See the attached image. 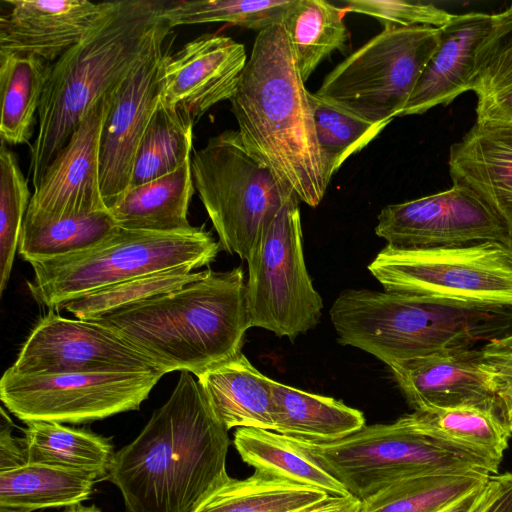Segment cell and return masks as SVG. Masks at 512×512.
Listing matches in <instances>:
<instances>
[{
    "mask_svg": "<svg viewBox=\"0 0 512 512\" xmlns=\"http://www.w3.org/2000/svg\"><path fill=\"white\" fill-rule=\"evenodd\" d=\"M329 495L313 486L259 471L228 477L193 512H294Z\"/></svg>",
    "mask_w": 512,
    "mask_h": 512,
    "instance_id": "obj_29",
    "label": "cell"
},
{
    "mask_svg": "<svg viewBox=\"0 0 512 512\" xmlns=\"http://www.w3.org/2000/svg\"><path fill=\"white\" fill-rule=\"evenodd\" d=\"M247 60L244 45L228 36H198L167 55L160 101L195 122L214 105L230 100Z\"/></svg>",
    "mask_w": 512,
    "mask_h": 512,
    "instance_id": "obj_17",
    "label": "cell"
},
{
    "mask_svg": "<svg viewBox=\"0 0 512 512\" xmlns=\"http://www.w3.org/2000/svg\"><path fill=\"white\" fill-rule=\"evenodd\" d=\"M385 291L512 307V257L505 244L386 245L368 265Z\"/></svg>",
    "mask_w": 512,
    "mask_h": 512,
    "instance_id": "obj_10",
    "label": "cell"
},
{
    "mask_svg": "<svg viewBox=\"0 0 512 512\" xmlns=\"http://www.w3.org/2000/svg\"><path fill=\"white\" fill-rule=\"evenodd\" d=\"M512 85V4L492 14L491 27L475 54L471 90L477 99Z\"/></svg>",
    "mask_w": 512,
    "mask_h": 512,
    "instance_id": "obj_39",
    "label": "cell"
},
{
    "mask_svg": "<svg viewBox=\"0 0 512 512\" xmlns=\"http://www.w3.org/2000/svg\"><path fill=\"white\" fill-rule=\"evenodd\" d=\"M194 190L190 159L172 173L128 189L109 211L123 229L184 232L193 228L187 214Z\"/></svg>",
    "mask_w": 512,
    "mask_h": 512,
    "instance_id": "obj_23",
    "label": "cell"
},
{
    "mask_svg": "<svg viewBox=\"0 0 512 512\" xmlns=\"http://www.w3.org/2000/svg\"><path fill=\"white\" fill-rule=\"evenodd\" d=\"M13 423L1 408L0 419V471L23 465L27 462L22 438L12 436Z\"/></svg>",
    "mask_w": 512,
    "mask_h": 512,
    "instance_id": "obj_43",
    "label": "cell"
},
{
    "mask_svg": "<svg viewBox=\"0 0 512 512\" xmlns=\"http://www.w3.org/2000/svg\"><path fill=\"white\" fill-rule=\"evenodd\" d=\"M198 384L211 407L230 430L274 431L273 380L263 375L241 352L199 376Z\"/></svg>",
    "mask_w": 512,
    "mask_h": 512,
    "instance_id": "obj_22",
    "label": "cell"
},
{
    "mask_svg": "<svg viewBox=\"0 0 512 512\" xmlns=\"http://www.w3.org/2000/svg\"><path fill=\"white\" fill-rule=\"evenodd\" d=\"M163 375L161 372L26 375L7 369L0 380V399L24 423H90L138 410Z\"/></svg>",
    "mask_w": 512,
    "mask_h": 512,
    "instance_id": "obj_12",
    "label": "cell"
},
{
    "mask_svg": "<svg viewBox=\"0 0 512 512\" xmlns=\"http://www.w3.org/2000/svg\"><path fill=\"white\" fill-rule=\"evenodd\" d=\"M476 121L512 128V85L477 99Z\"/></svg>",
    "mask_w": 512,
    "mask_h": 512,
    "instance_id": "obj_42",
    "label": "cell"
},
{
    "mask_svg": "<svg viewBox=\"0 0 512 512\" xmlns=\"http://www.w3.org/2000/svg\"><path fill=\"white\" fill-rule=\"evenodd\" d=\"M228 431L198 381L182 371L168 400L113 455L107 479L126 512H193L229 477Z\"/></svg>",
    "mask_w": 512,
    "mask_h": 512,
    "instance_id": "obj_1",
    "label": "cell"
},
{
    "mask_svg": "<svg viewBox=\"0 0 512 512\" xmlns=\"http://www.w3.org/2000/svg\"><path fill=\"white\" fill-rule=\"evenodd\" d=\"M220 244L203 226L175 233L118 228L97 245L76 253L31 262L27 282L33 298L49 310L99 288L128 279L215 261Z\"/></svg>",
    "mask_w": 512,
    "mask_h": 512,
    "instance_id": "obj_7",
    "label": "cell"
},
{
    "mask_svg": "<svg viewBox=\"0 0 512 512\" xmlns=\"http://www.w3.org/2000/svg\"><path fill=\"white\" fill-rule=\"evenodd\" d=\"M50 66L33 54L0 53L1 142L31 139Z\"/></svg>",
    "mask_w": 512,
    "mask_h": 512,
    "instance_id": "obj_27",
    "label": "cell"
},
{
    "mask_svg": "<svg viewBox=\"0 0 512 512\" xmlns=\"http://www.w3.org/2000/svg\"><path fill=\"white\" fill-rule=\"evenodd\" d=\"M25 424L22 440L27 462L85 471L98 479L107 478L115 453L109 439L57 422Z\"/></svg>",
    "mask_w": 512,
    "mask_h": 512,
    "instance_id": "obj_26",
    "label": "cell"
},
{
    "mask_svg": "<svg viewBox=\"0 0 512 512\" xmlns=\"http://www.w3.org/2000/svg\"><path fill=\"white\" fill-rule=\"evenodd\" d=\"M344 10L378 20L383 29L433 27L440 29L455 14L430 3L404 0H346Z\"/></svg>",
    "mask_w": 512,
    "mask_h": 512,
    "instance_id": "obj_40",
    "label": "cell"
},
{
    "mask_svg": "<svg viewBox=\"0 0 512 512\" xmlns=\"http://www.w3.org/2000/svg\"><path fill=\"white\" fill-rule=\"evenodd\" d=\"M304 83L286 31L277 23L258 32L229 101L248 150L299 201L316 207L329 184Z\"/></svg>",
    "mask_w": 512,
    "mask_h": 512,
    "instance_id": "obj_2",
    "label": "cell"
},
{
    "mask_svg": "<svg viewBox=\"0 0 512 512\" xmlns=\"http://www.w3.org/2000/svg\"><path fill=\"white\" fill-rule=\"evenodd\" d=\"M492 14L454 15L442 28L438 46L400 116L423 114L448 105L471 90L475 54L490 30Z\"/></svg>",
    "mask_w": 512,
    "mask_h": 512,
    "instance_id": "obj_21",
    "label": "cell"
},
{
    "mask_svg": "<svg viewBox=\"0 0 512 512\" xmlns=\"http://www.w3.org/2000/svg\"><path fill=\"white\" fill-rule=\"evenodd\" d=\"M273 419L285 437L331 443L365 426L364 414L332 397L312 394L273 380Z\"/></svg>",
    "mask_w": 512,
    "mask_h": 512,
    "instance_id": "obj_24",
    "label": "cell"
},
{
    "mask_svg": "<svg viewBox=\"0 0 512 512\" xmlns=\"http://www.w3.org/2000/svg\"><path fill=\"white\" fill-rule=\"evenodd\" d=\"M118 228L109 210L79 217L25 220L18 250L29 263L50 259L89 249Z\"/></svg>",
    "mask_w": 512,
    "mask_h": 512,
    "instance_id": "obj_34",
    "label": "cell"
},
{
    "mask_svg": "<svg viewBox=\"0 0 512 512\" xmlns=\"http://www.w3.org/2000/svg\"><path fill=\"white\" fill-rule=\"evenodd\" d=\"M115 89L93 103L47 167L34 188L25 220L79 217L108 210L100 186V144Z\"/></svg>",
    "mask_w": 512,
    "mask_h": 512,
    "instance_id": "obj_16",
    "label": "cell"
},
{
    "mask_svg": "<svg viewBox=\"0 0 512 512\" xmlns=\"http://www.w3.org/2000/svg\"><path fill=\"white\" fill-rule=\"evenodd\" d=\"M63 512H103L96 505H83L82 503H78L72 506H69L64 509Z\"/></svg>",
    "mask_w": 512,
    "mask_h": 512,
    "instance_id": "obj_47",
    "label": "cell"
},
{
    "mask_svg": "<svg viewBox=\"0 0 512 512\" xmlns=\"http://www.w3.org/2000/svg\"><path fill=\"white\" fill-rule=\"evenodd\" d=\"M171 30L162 19L149 47L114 91L100 144V186L108 210L129 189L137 149L160 101L168 55L164 44Z\"/></svg>",
    "mask_w": 512,
    "mask_h": 512,
    "instance_id": "obj_14",
    "label": "cell"
},
{
    "mask_svg": "<svg viewBox=\"0 0 512 512\" xmlns=\"http://www.w3.org/2000/svg\"><path fill=\"white\" fill-rule=\"evenodd\" d=\"M412 415L424 433L499 463L512 434L498 408L461 406Z\"/></svg>",
    "mask_w": 512,
    "mask_h": 512,
    "instance_id": "obj_30",
    "label": "cell"
},
{
    "mask_svg": "<svg viewBox=\"0 0 512 512\" xmlns=\"http://www.w3.org/2000/svg\"><path fill=\"white\" fill-rule=\"evenodd\" d=\"M148 355L166 374L196 377L242 351L251 328L241 267L204 270L185 286L93 320Z\"/></svg>",
    "mask_w": 512,
    "mask_h": 512,
    "instance_id": "obj_3",
    "label": "cell"
},
{
    "mask_svg": "<svg viewBox=\"0 0 512 512\" xmlns=\"http://www.w3.org/2000/svg\"><path fill=\"white\" fill-rule=\"evenodd\" d=\"M292 0H182L166 5L162 19L181 25L224 22L255 31L282 23Z\"/></svg>",
    "mask_w": 512,
    "mask_h": 512,
    "instance_id": "obj_37",
    "label": "cell"
},
{
    "mask_svg": "<svg viewBox=\"0 0 512 512\" xmlns=\"http://www.w3.org/2000/svg\"><path fill=\"white\" fill-rule=\"evenodd\" d=\"M440 29L389 28L340 62L316 95L373 123L400 116L435 52Z\"/></svg>",
    "mask_w": 512,
    "mask_h": 512,
    "instance_id": "obj_9",
    "label": "cell"
},
{
    "mask_svg": "<svg viewBox=\"0 0 512 512\" xmlns=\"http://www.w3.org/2000/svg\"><path fill=\"white\" fill-rule=\"evenodd\" d=\"M414 411L479 406L499 408L481 350L457 348L388 366Z\"/></svg>",
    "mask_w": 512,
    "mask_h": 512,
    "instance_id": "obj_18",
    "label": "cell"
},
{
    "mask_svg": "<svg viewBox=\"0 0 512 512\" xmlns=\"http://www.w3.org/2000/svg\"><path fill=\"white\" fill-rule=\"evenodd\" d=\"M26 375L161 372L148 355L94 321L44 315L8 368Z\"/></svg>",
    "mask_w": 512,
    "mask_h": 512,
    "instance_id": "obj_13",
    "label": "cell"
},
{
    "mask_svg": "<svg viewBox=\"0 0 512 512\" xmlns=\"http://www.w3.org/2000/svg\"><path fill=\"white\" fill-rule=\"evenodd\" d=\"M330 320L343 346L363 350L387 366L435 352L473 348L512 328V307L368 289H347Z\"/></svg>",
    "mask_w": 512,
    "mask_h": 512,
    "instance_id": "obj_5",
    "label": "cell"
},
{
    "mask_svg": "<svg viewBox=\"0 0 512 512\" xmlns=\"http://www.w3.org/2000/svg\"><path fill=\"white\" fill-rule=\"evenodd\" d=\"M375 233L398 248L457 247L487 241L505 244L506 225L464 188L390 204L377 216Z\"/></svg>",
    "mask_w": 512,
    "mask_h": 512,
    "instance_id": "obj_15",
    "label": "cell"
},
{
    "mask_svg": "<svg viewBox=\"0 0 512 512\" xmlns=\"http://www.w3.org/2000/svg\"><path fill=\"white\" fill-rule=\"evenodd\" d=\"M194 120L159 101L137 149L129 189L163 177L191 159Z\"/></svg>",
    "mask_w": 512,
    "mask_h": 512,
    "instance_id": "obj_32",
    "label": "cell"
},
{
    "mask_svg": "<svg viewBox=\"0 0 512 512\" xmlns=\"http://www.w3.org/2000/svg\"><path fill=\"white\" fill-rule=\"evenodd\" d=\"M233 444L243 462L255 471L313 486L330 495L350 494L317 462L277 432L238 428L234 433Z\"/></svg>",
    "mask_w": 512,
    "mask_h": 512,
    "instance_id": "obj_28",
    "label": "cell"
},
{
    "mask_svg": "<svg viewBox=\"0 0 512 512\" xmlns=\"http://www.w3.org/2000/svg\"><path fill=\"white\" fill-rule=\"evenodd\" d=\"M496 475H491L483 484L466 493L441 512H477L491 493Z\"/></svg>",
    "mask_w": 512,
    "mask_h": 512,
    "instance_id": "obj_45",
    "label": "cell"
},
{
    "mask_svg": "<svg viewBox=\"0 0 512 512\" xmlns=\"http://www.w3.org/2000/svg\"><path fill=\"white\" fill-rule=\"evenodd\" d=\"M511 257H512V235L510 236L509 240L505 243Z\"/></svg>",
    "mask_w": 512,
    "mask_h": 512,
    "instance_id": "obj_48",
    "label": "cell"
},
{
    "mask_svg": "<svg viewBox=\"0 0 512 512\" xmlns=\"http://www.w3.org/2000/svg\"><path fill=\"white\" fill-rule=\"evenodd\" d=\"M493 488H494V487H493ZM489 495H490V494H489ZM487 498H488V497H487ZM485 501H486V500H485ZM482 505H483V504H482ZM482 505H481V506H482ZM479 509H480V508H479ZM478 511H479V510H478ZM478 511H477V512H478Z\"/></svg>",
    "mask_w": 512,
    "mask_h": 512,
    "instance_id": "obj_49",
    "label": "cell"
},
{
    "mask_svg": "<svg viewBox=\"0 0 512 512\" xmlns=\"http://www.w3.org/2000/svg\"><path fill=\"white\" fill-rule=\"evenodd\" d=\"M490 476L469 471L406 478L363 500L360 512H441Z\"/></svg>",
    "mask_w": 512,
    "mask_h": 512,
    "instance_id": "obj_33",
    "label": "cell"
},
{
    "mask_svg": "<svg viewBox=\"0 0 512 512\" xmlns=\"http://www.w3.org/2000/svg\"><path fill=\"white\" fill-rule=\"evenodd\" d=\"M288 439L361 501L406 478L469 471L495 475L500 464L424 433L412 413L392 423L365 425L331 443Z\"/></svg>",
    "mask_w": 512,
    "mask_h": 512,
    "instance_id": "obj_6",
    "label": "cell"
},
{
    "mask_svg": "<svg viewBox=\"0 0 512 512\" xmlns=\"http://www.w3.org/2000/svg\"><path fill=\"white\" fill-rule=\"evenodd\" d=\"M194 264L134 277L77 296L60 306L77 319L93 320L109 312L177 290L200 278L203 271Z\"/></svg>",
    "mask_w": 512,
    "mask_h": 512,
    "instance_id": "obj_35",
    "label": "cell"
},
{
    "mask_svg": "<svg viewBox=\"0 0 512 512\" xmlns=\"http://www.w3.org/2000/svg\"><path fill=\"white\" fill-rule=\"evenodd\" d=\"M299 200L291 198L259 233L246 260L251 327L295 339L319 323L323 301L303 255Z\"/></svg>",
    "mask_w": 512,
    "mask_h": 512,
    "instance_id": "obj_11",
    "label": "cell"
},
{
    "mask_svg": "<svg viewBox=\"0 0 512 512\" xmlns=\"http://www.w3.org/2000/svg\"><path fill=\"white\" fill-rule=\"evenodd\" d=\"M0 17V53L33 54L55 62L91 33L113 1L7 0Z\"/></svg>",
    "mask_w": 512,
    "mask_h": 512,
    "instance_id": "obj_19",
    "label": "cell"
},
{
    "mask_svg": "<svg viewBox=\"0 0 512 512\" xmlns=\"http://www.w3.org/2000/svg\"><path fill=\"white\" fill-rule=\"evenodd\" d=\"M166 5L158 0L113 1L101 23L51 64L30 147L28 174L34 188L93 103L115 89L141 59Z\"/></svg>",
    "mask_w": 512,
    "mask_h": 512,
    "instance_id": "obj_4",
    "label": "cell"
},
{
    "mask_svg": "<svg viewBox=\"0 0 512 512\" xmlns=\"http://www.w3.org/2000/svg\"><path fill=\"white\" fill-rule=\"evenodd\" d=\"M191 170L220 247L242 260H247L259 233L296 196L234 130L210 137L196 150Z\"/></svg>",
    "mask_w": 512,
    "mask_h": 512,
    "instance_id": "obj_8",
    "label": "cell"
},
{
    "mask_svg": "<svg viewBox=\"0 0 512 512\" xmlns=\"http://www.w3.org/2000/svg\"><path fill=\"white\" fill-rule=\"evenodd\" d=\"M362 501L347 495H327L325 498L294 512H360Z\"/></svg>",
    "mask_w": 512,
    "mask_h": 512,
    "instance_id": "obj_46",
    "label": "cell"
},
{
    "mask_svg": "<svg viewBox=\"0 0 512 512\" xmlns=\"http://www.w3.org/2000/svg\"><path fill=\"white\" fill-rule=\"evenodd\" d=\"M480 350L501 414L512 432V332L490 339Z\"/></svg>",
    "mask_w": 512,
    "mask_h": 512,
    "instance_id": "obj_41",
    "label": "cell"
},
{
    "mask_svg": "<svg viewBox=\"0 0 512 512\" xmlns=\"http://www.w3.org/2000/svg\"><path fill=\"white\" fill-rule=\"evenodd\" d=\"M98 480L85 471L26 462L0 471V507L25 512L67 508L87 500Z\"/></svg>",
    "mask_w": 512,
    "mask_h": 512,
    "instance_id": "obj_25",
    "label": "cell"
},
{
    "mask_svg": "<svg viewBox=\"0 0 512 512\" xmlns=\"http://www.w3.org/2000/svg\"><path fill=\"white\" fill-rule=\"evenodd\" d=\"M454 186L476 196L512 235V128L475 122L449 149Z\"/></svg>",
    "mask_w": 512,
    "mask_h": 512,
    "instance_id": "obj_20",
    "label": "cell"
},
{
    "mask_svg": "<svg viewBox=\"0 0 512 512\" xmlns=\"http://www.w3.org/2000/svg\"><path fill=\"white\" fill-rule=\"evenodd\" d=\"M327 183L342 164L374 140L388 123H373L309 92Z\"/></svg>",
    "mask_w": 512,
    "mask_h": 512,
    "instance_id": "obj_36",
    "label": "cell"
},
{
    "mask_svg": "<svg viewBox=\"0 0 512 512\" xmlns=\"http://www.w3.org/2000/svg\"><path fill=\"white\" fill-rule=\"evenodd\" d=\"M478 512H512V472L497 474L494 488Z\"/></svg>",
    "mask_w": 512,
    "mask_h": 512,
    "instance_id": "obj_44",
    "label": "cell"
},
{
    "mask_svg": "<svg viewBox=\"0 0 512 512\" xmlns=\"http://www.w3.org/2000/svg\"><path fill=\"white\" fill-rule=\"evenodd\" d=\"M27 180L16 155L1 142L0 150V293L10 277L30 203Z\"/></svg>",
    "mask_w": 512,
    "mask_h": 512,
    "instance_id": "obj_38",
    "label": "cell"
},
{
    "mask_svg": "<svg viewBox=\"0 0 512 512\" xmlns=\"http://www.w3.org/2000/svg\"><path fill=\"white\" fill-rule=\"evenodd\" d=\"M344 12L325 0H292L285 12L281 24L304 82L321 61L346 47L349 31Z\"/></svg>",
    "mask_w": 512,
    "mask_h": 512,
    "instance_id": "obj_31",
    "label": "cell"
}]
</instances>
